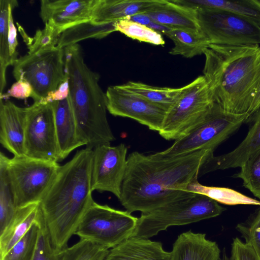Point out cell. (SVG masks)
Returning <instances> with one entry per match:
<instances>
[{"label":"cell","instance_id":"cell-17","mask_svg":"<svg viewBox=\"0 0 260 260\" xmlns=\"http://www.w3.org/2000/svg\"><path fill=\"white\" fill-rule=\"evenodd\" d=\"M253 123L246 136L232 151L208 158L201 168L199 176L217 170L241 167L253 153L260 149V108L253 115Z\"/></svg>","mask_w":260,"mask_h":260},{"label":"cell","instance_id":"cell-1","mask_svg":"<svg viewBox=\"0 0 260 260\" xmlns=\"http://www.w3.org/2000/svg\"><path fill=\"white\" fill-rule=\"evenodd\" d=\"M213 151L201 150L176 156L138 151L127 157L119 199L126 211L145 213L194 193L188 186L197 180L200 169Z\"/></svg>","mask_w":260,"mask_h":260},{"label":"cell","instance_id":"cell-24","mask_svg":"<svg viewBox=\"0 0 260 260\" xmlns=\"http://www.w3.org/2000/svg\"><path fill=\"white\" fill-rule=\"evenodd\" d=\"M194 10L218 9L247 19L260 26V1L258 0H172Z\"/></svg>","mask_w":260,"mask_h":260},{"label":"cell","instance_id":"cell-18","mask_svg":"<svg viewBox=\"0 0 260 260\" xmlns=\"http://www.w3.org/2000/svg\"><path fill=\"white\" fill-rule=\"evenodd\" d=\"M57 140L59 161L66 158L75 149L84 145L69 96L52 103Z\"/></svg>","mask_w":260,"mask_h":260},{"label":"cell","instance_id":"cell-12","mask_svg":"<svg viewBox=\"0 0 260 260\" xmlns=\"http://www.w3.org/2000/svg\"><path fill=\"white\" fill-rule=\"evenodd\" d=\"M25 155L58 162V147L52 103L34 102L27 107Z\"/></svg>","mask_w":260,"mask_h":260},{"label":"cell","instance_id":"cell-35","mask_svg":"<svg viewBox=\"0 0 260 260\" xmlns=\"http://www.w3.org/2000/svg\"><path fill=\"white\" fill-rule=\"evenodd\" d=\"M240 168L236 177L241 179L244 186L260 199V149L251 155Z\"/></svg>","mask_w":260,"mask_h":260},{"label":"cell","instance_id":"cell-23","mask_svg":"<svg viewBox=\"0 0 260 260\" xmlns=\"http://www.w3.org/2000/svg\"><path fill=\"white\" fill-rule=\"evenodd\" d=\"M104 260H170L161 243L130 237L111 248Z\"/></svg>","mask_w":260,"mask_h":260},{"label":"cell","instance_id":"cell-4","mask_svg":"<svg viewBox=\"0 0 260 260\" xmlns=\"http://www.w3.org/2000/svg\"><path fill=\"white\" fill-rule=\"evenodd\" d=\"M64 51L69 98L79 136L91 149L110 144L115 139L108 121L106 93L100 86V76L86 65L78 44L66 47Z\"/></svg>","mask_w":260,"mask_h":260},{"label":"cell","instance_id":"cell-2","mask_svg":"<svg viewBox=\"0 0 260 260\" xmlns=\"http://www.w3.org/2000/svg\"><path fill=\"white\" fill-rule=\"evenodd\" d=\"M93 149L78 151L57 174L39 208L53 246L60 251L94 200L91 188Z\"/></svg>","mask_w":260,"mask_h":260},{"label":"cell","instance_id":"cell-26","mask_svg":"<svg viewBox=\"0 0 260 260\" xmlns=\"http://www.w3.org/2000/svg\"><path fill=\"white\" fill-rule=\"evenodd\" d=\"M166 36L171 39L174 46L169 53L191 58L204 54L210 43L202 33L193 32L179 29H172Z\"/></svg>","mask_w":260,"mask_h":260},{"label":"cell","instance_id":"cell-21","mask_svg":"<svg viewBox=\"0 0 260 260\" xmlns=\"http://www.w3.org/2000/svg\"><path fill=\"white\" fill-rule=\"evenodd\" d=\"M144 14L152 21L173 29L202 33L196 10L176 4L172 0H161L158 5Z\"/></svg>","mask_w":260,"mask_h":260},{"label":"cell","instance_id":"cell-20","mask_svg":"<svg viewBox=\"0 0 260 260\" xmlns=\"http://www.w3.org/2000/svg\"><path fill=\"white\" fill-rule=\"evenodd\" d=\"M161 0H96L90 21L95 23L115 22L149 11Z\"/></svg>","mask_w":260,"mask_h":260},{"label":"cell","instance_id":"cell-15","mask_svg":"<svg viewBox=\"0 0 260 260\" xmlns=\"http://www.w3.org/2000/svg\"><path fill=\"white\" fill-rule=\"evenodd\" d=\"M96 0H42L40 17L52 21L61 33L74 25L91 20Z\"/></svg>","mask_w":260,"mask_h":260},{"label":"cell","instance_id":"cell-5","mask_svg":"<svg viewBox=\"0 0 260 260\" xmlns=\"http://www.w3.org/2000/svg\"><path fill=\"white\" fill-rule=\"evenodd\" d=\"M226 209L215 200L194 193L150 212L141 213L131 237L149 239L172 225H181L216 217Z\"/></svg>","mask_w":260,"mask_h":260},{"label":"cell","instance_id":"cell-11","mask_svg":"<svg viewBox=\"0 0 260 260\" xmlns=\"http://www.w3.org/2000/svg\"><path fill=\"white\" fill-rule=\"evenodd\" d=\"M196 10L201 31L210 45H260V26L253 22L221 9Z\"/></svg>","mask_w":260,"mask_h":260},{"label":"cell","instance_id":"cell-27","mask_svg":"<svg viewBox=\"0 0 260 260\" xmlns=\"http://www.w3.org/2000/svg\"><path fill=\"white\" fill-rule=\"evenodd\" d=\"M121 85L167 111L175 103L183 90V87L177 88L155 87L134 81H128Z\"/></svg>","mask_w":260,"mask_h":260},{"label":"cell","instance_id":"cell-14","mask_svg":"<svg viewBox=\"0 0 260 260\" xmlns=\"http://www.w3.org/2000/svg\"><path fill=\"white\" fill-rule=\"evenodd\" d=\"M107 110L115 116L127 117L158 132L167 111L120 85L110 86L106 91Z\"/></svg>","mask_w":260,"mask_h":260},{"label":"cell","instance_id":"cell-44","mask_svg":"<svg viewBox=\"0 0 260 260\" xmlns=\"http://www.w3.org/2000/svg\"><path fill=\"white\" fill-rule=\"evenodd\" d=\"M260 108V78L256 94L251 108L249 112L250 116Z\"/></svg>","mask_w":260,"mask_h":260},{"label":"cell","instance_id":"cell-29","mask_svg":"<svg viewBox=\"0 0 260 260\" xmlns=\"http://www.w3.org/2000/svg\"><path fill=\"white\" fill-rule=\"evenodd\" d=\"M8 157L0 153V233L13 218L17 209L15 206L7 171Z\"/></svg>","mask_w":260,"mask_h":260},{"label":"cell","instance_id":"cell-31","mask_svg":"<svg viewBox=\"0 0 260 260\" xmlns=\"http://www.w3.org/2000/svg\"><path fill=\"white\" fill-rule=\"evenodd\" d=\"M18 28L28 48V54H33L55 47L61 34L60 29L51 21L45 23L44 28L38 30L32 38L28 36L19 25Z\"/></svg>","mask_w":260,"mask_h":260},{"label":"cell","instance_id":"cell-41","mask_svg":"<svg viewBox=\"0 0 260 260\" xmlns=\"http://www.w3.org/2000/svg\"><path fill=\"white\" fill-rule=\"evenodd\" d=\"M69 89L68 79L61 83L55 90L49 92L40 103L47 104L55 101L63 100L69 96Z\"/></svg>","mask_w":260,"mask_h":260},{"label":"cell","instance_id":"cell-45","mask_svg":"<svg viewBox=\"0 0 260 260\" xmlns=\"http://www.w3.org/2000/svg\"><path fill=\"white\" fill-rule=\"evenodd\" d=\"M221 260H233L231 257H229L227 256L225 250L223 251L222 258Z\"/></svg>","mask_w":260,"mask_h":260},{"label":"cell","instance_id":"cell-22","mask_svg":"<svg viewBox=\"0 0 260 260\" xmlns=\"http://www.w3.org/2000/svg\"><path fill=\"white\" fill-rule=\"evenodd\" d=\"M34 224L40 226L45 225L39 203L17 208L11 221L0 233V257L20 240Z\"/></svg>","mask_w":260,"mask_h":260},{"label":"cell","instance_id":"cell-33","mask_svg":"<svg viewBox=\"0 0 260 260\" xmlns=\"http://www.w3.org/2000/svg\"><path fill=\"white\" fill-rule=\"evenodd\" d=\"M116 31L139 41L155 45L164 46L165 42L162 35L147 26L123 19L115 22Z\"/></svg>","mask_w":260,"mask_h":260},{"label":"cell","instance_id":"cell-10","mask_svg":"<svg viewBox=\"0 0 260 260\" xmlns=\"http://www.w3.org/2000/svg\"><path fill=\"white\" fill-rule=\"evenodd\" d=\"M63 48L55 47L17 58L13 74L16 81L28 83L33 90L34 102H40L67 80Z\"/></svg>","mask_w":260,"mask_h":260},{"label":"cell","instance_id":"cell-36","mask_svg":"<svg viewBox=\"0 0 260 260\" xmlns=\"http://www.w3.org/2000/svg\"><path fill=\"white\" fill-rule=\"evenodd\" d=\"M59 251L53 246L46 226L40 227L32 260H57Z\"/></svg>","mask_w":260,"mask_h":260},{"label":"cell","instance_id":"cell-34","mask_svg":"<svg viewBox=\"0 0 260 260\" xmlns=\"http://www.w3.org/2000/svg\"><path fill=\"white\" fill-rule=\"evenodd\" d=\"M40 227L34 224L0 260H32Z\"/></svg>","mask_w":260,"mask_h":260},{"label":"cell","instance_id":"cell-25","mask_svg":"<svg viewBox=\"0 0 260 260\" xmlns=\"http://www.w3.org/2000/svg\"><path fill=\"white\" fill-rule=\"evenodd\" d=\"M114 23H95L90 20L79 23L63 31L56 46L64 49L86 39H102L116 31Z\"/></svg>","mask_w":260,"mask_h":260},{"label":"cell","instance_id":"cell-32","mask_svg":"<svg viewBox=\"0 0 260 260\" xmlns=\"http://www.w3.org/2000/svg\"><path fill=\"white\" fill-rule=\"evenodd\" d=\"M109 249L90 241L80 239L60 250L57 260H104Z\"/></svg>","mask_w":260,"mask_h":260},{"label":"cell","instance_id":"cell-19","mask_svg":"<svg viewBox=\"0 0 260 260\" xmlns=\"http://www.w3.org/2000/svg\"><path fill=\"white\" fill-rule=\"evenodd\" d=\"M170 260H221L216 242L205 234L189 231L178 236L170 252Z\"/></svg>","mask_w":260,"mask_h":260},{"label":"cell","instance_id":"cell-7","mask_svg":"<svg viewBox=\"0 0 260 260\" xmlns=\"http://www.w3.org/2000/svg\"><path fill=\"white\" fill-rule=\"evenodd\" d=\"M138 219L126 210H117L93 201L74 235L109 249L132 236Z\"/></svg>","mask_w":260,"mask_h":260},{"label":"cell","instance_id":"cell-16","mask_svg":"<svg viewBox=\"0 0 260 260\" xmlns=\"http://www.w3.org/2000/svg\"><path fill=\"white\" fill-rule=\"evenodd\" d=\"M27 107L10 101L0 102V142L14 156L25 155Z\"/></svg>","mask_w":260,"mask_h":260},{"label":"cell","instance_id":"cell-8","mask_svg":"<svg viewBox=\"0 0 260 260\" xmlns=\"http://www.w3.org/2000/svg\"><path fill=\"white\" fill-rule=\"evenodd\" d=\"M57 162L26 155L8 158L7 171L16 208L40 203L54 179Z\"/></svg>","mask_w":260,"mask_h":260},{"label":"cell","instance_id":"cell-38","mask_svg":"<svg viewBox=\"0 0 260 260\" xmlns=\"http://www.w3.org/2000/svg\"><path fill=\"white\" fill-rule=\"evenodd\" d=\"M231 258L233 260H260V256L247 244L236 238L232 243Z\"/></svg>","mask_w":260,"mask_h":260},{"label":"cell","instance_id":"cell-30","mask_svg":"<svg viewBox=\"0 0 260 260\" xmlns=\"http://www.w3.org/2000/svg\"><path fill=\"white\" fill-rule=\"evenodd\" d=\"M14 0L0 1V95L6 85V71L9 66H13L8 41L9 12Z\"/></svg>","mask_w":260,"mask_h":260},{"label":"cell","instance_id":"cell-43","mask_svg":"<svg viewBox=\"0 0 260 260\" xmlns=\"http://www.w3.org/2000/svg\"><path fill=\"white\" fill-rule=\"evenodd\" d=\"M148 27L161 35L164 34L166 36L172 29L171 27L156 23L153 21L151 22Z\"/></svg>","mask_w":260,"mask_h":260},{"label":"cell","instance_id":"cell-13","mask_svg":"<svg viewBox=\"0 0 260 260\" xmlns=\"http://www.w3.org/2000/svg\"><path fill=\"white\" fill-rule=\"evenodd\" d=\"M127 147L121 143L115 146L99 145L93 149L91 173V190L108 191L118 200L125 174Z\"/></svg>","mask_w":260,"mask_h":260},{"label":"cell","instance_id":"cell-39","mask_svg":"<svg viewBox=\"0 0 260 260\" xmlns=\"http://www.w3.org/2000/svg\"><path fill=\"white\" fill-rule=\"evenodd\" d=\"M33 90L30 85L26 81H17L5 93L0 95V99L4 100L9 97L19 99L32 98Z\"/></svg>","mask_w":260,"mask_h":260},{"label":"cell","instance_id":"cell-9","mask_svg":"<svg viewBox=\"0 0 260 260\" xmlns=\"http://www.w3.org/2000/svg\"><path fill=\"white\" fill-rule=\"evenodd\" d=\"M214 103L207 82L200 76L183 90L167 111L159 135L167 140L184 136L203 118Z\"/></svg>","mask_w":260,"mask_h":260},{"label":"cell","instance_id":"cell-37","mask_svg":"<svg viewBox=\"0 0 260 260\" xmlns=\"http://www.w3.org/2000/svg\"><path fill=\"white\" fill-rule=\"evenodd\" d=\"M236 229L245 239V243L252 247L260 256V209L248 223H239Z\"/></svg>","mask_w":260,"mask_h":260},{"label":"cell","instance_id":"cell-6","mask_svg":"<svg viewBox=\"0 0 260 260\" xmlns=\"http://www.w3.org/2000/svg\"><path fill=\"white\" fill-rule=\"evenodd\" d=\"M250 117L248 113L235 114L214 103L203 118L168 148L158 152L163 156H176L201 150L214 152L216 148Z\"/></svg>","mask_w":260,"mask_h":260},{"label":"cell","instance_id":"cell-28","mask_svg":"<svg viewBox=\"0 0 260 260\" xmlns=\"http://www.w3.org/2000/svg\"><path fill=\"white\" fill-rule=\"evenodd\" d=\"M189 192L207 196L218 203L228 205H259L260 201L251 198L233 189L226 187L208 186L200 184L198 180L187 187Z\"/></svg>","mask_w":260,"mask_h":260},{"label":"cell","instance_id":"cell-42","mask_svg":"<svg viewBox=\"0 0 260 260\" xmlns=\"http://www.w3.org/2000/svg\"><path fill=\"white\" fill-rule=\"evenodd\" d=\"M125 19H127L135 22L148 26L152 21L151 18L144 13L137 14L129 16Z\"/></svg>","mask_w":260,"mask_h":260},{"label":"cell","instance_id":"cell-3","mask_svg":"<svg viewBox=\"0 0 260 260\" xmlns=\"http://www.w3.org/2000/svg\"><path fill=\"white\" fill-rule=\"evenodd\" d=\"M203 54L214 102L228 112L249 114L260 78V46L211 44Z\"/></svg>","mask_w":260,"mask_h":260},{"label":"cell","instance_id":"cell-40","mask_svg":"<svg viewBox=\"0 0 260 260\" xmlns=\"http://www.w3.org/2000/svg\"><path fill=\"white\" fill-rule=\"evenodd\" d=\"M17 6L18 2L17 1L14 0V3L10 7L9 12L8 36L9 46V52L13 64H14L16 60L18 58V52L17 51L18 41L17 38V30L13 21L12 12L13 10Z\"/></svg>","mask_w":260,"mask_h":260}]
</instances>
